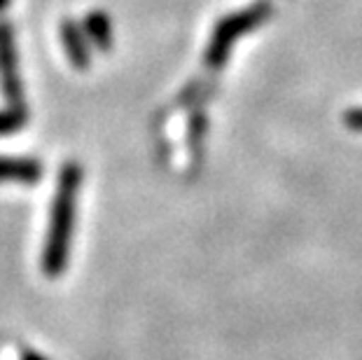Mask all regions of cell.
<instances>
[{
  "instance_id": "1",
  "label": "cell",
  "mask_w": 362,
  "mask_h": 360,
  "mask_svg": "<svg viewBox=\"0 0 362 360\" xmlns=\"http://www.w3.org/2000/svg\"><path fill=\"white\" fill-rule=\"evenodd\" d=\"M82 185V168L80 164H66L61 168L57 192L52 199L49 227L42 246V272L45 277L57 279L66 272L73 248L75 232V213H78V194Z\"/></svg>"
},
{
  "instance_id": "2",
  "label": "cell",
  "mask_w": 362,
  "mask_h": 360,
  "mask_svg": "<svg viewBox=\"0 0 362 360\" xmlns=\"http://www.w3.org/2000/svg\"><path fill=\"white\" fill-rule=\"evenodd\" d=\"M272 10H274L272 0H257V3H252L250 7H245V10L234 12V14H229V17L222 19L213 30L211 42H208L206 66L208 68L225 66L229 52H232V45L241 35L250 33V30H255L257 26L264 24V21L272 17Z\"/></svg>"
},
{
  "instance_id": "3",
  "label": "cell",
  "mask_w": 362,
  "mask_h": 360,
  "mask_svg": "<svg viewBox=\"0 0 362 360\" xmlns=\"http://www.w3.org/2000/svg\"><path fill=\"white\" fill-rule=\"evenodd\" d=\"M0 87L12 105L21 103V80L14 33L7 24H0Z\"/></svg>"
},
{
  "instance_id": "4",
  "label": "cell",
  "mask_w": 362,
  "mask_h": 360,
  "mask_svg": "<svg viewBox=\"0 0 362 360\" xmlns=\"http://www.w3.org/2000/svg\"><path fill=\"white\" fill-rule=\"evenodd\" d=\"M42 178V164L26 157H0V182L33 185Z\"/></svg>"
},
{
  "instance_id": "5",
  "label": "cell",
  "mask_w": 362,
  "mask_h": 360,
  "mask_svg": "<svg viewBox=\"0 0 362 360\" xmlns=\"http://www.w3.org/2000/svg\"><path fill=\"white\" fill-rule=\"evenodd\" d=\"M61 42H64L68 61H71L75 68H80V71L89 68L91 64L89 40L78 24H73V21H64V24H61Z\"/></svg>"
},
{
  "instance_id": "6",
  "label": "cell",
  "mask_w": 362,
  "mask_h": 360,
  "mask_svg": "<svg viewBox=\"0 0 362 360\" xmlns=\"http://www.w3.org/2000/svg\"><path fill=\"white\" fill-rule=\"evenodd\" d=\"M84 35H87L89 45H94L96 50H110L112 45V24L110 17L105 12H89L84 19Z\"/></svg>"
},
{
  "instance_id": "7",
  "label": "cell",
  "mask_w": 362,
  "mask_h": 360,
  "mask_svg": "<svg viewBox=\"0 0 362 360\" xmlns=\"http://www.w3.org/2000/svg\"><path fill=\"white\" fill-rule=\"evenodd\" d=\"M24 124H26V108L21 103L17 105L10 103V108L0 110V136L17 134Z\"/></svg>"
},
{
  "instance_id": "8",
  "label": "cell",
  "mask_w": 362,
  "mask_h": 360,
  "mask_svg": "<svg viewBox=\"0 0 362 360\" xmlns=\"http://www.w3.org/2000/svg\"><path fill=\"white\" fill-rule=\"evenodd\" d=\"M344 124L353 129V132L362 134V108H351L344 115Z\"/></svg>"
},
{
  "instance_id": "9",
  "label": "cell",
  "mask_w": 362,
  "mask_h": 360,
  "mask_svg": "<svg viewBox=\"0 0 362 360\" xmlns=\"http://www.w3.org/2000/svg\"><path fill=\"white\" fill-rule=\"evenodd\" d=\"M19 360H49V358H45L40 351H35V349H24V351H21Z\"/></svg>"
},
{
  "instance_id": "10",
  "label": "cell",
  "mask_w": 362,
  "mask_h": 360,
  "mask_svg": "<svg viewBox=\"0 0 362 360\" xmlns=\"http://www.w3.org/2000/svg\"><path fill=\"white\" fill-rule=\"evenodd\" d=\"M7 5H10V0H0V10H5Z\"/></svg>"
}]
</instances>
